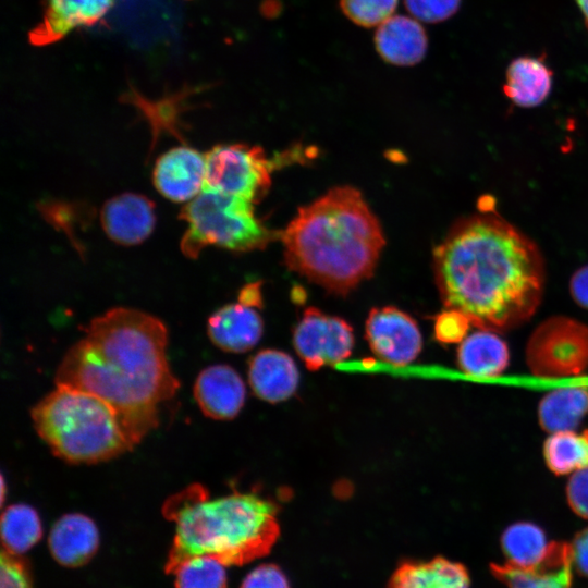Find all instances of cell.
Masks as SVG:
<instances>
[{
  "label": "cell",
  "instance_id": "obj_1",
  "mask_svg": "<svg viewBox=\"0 0 588 588\" xmlns=\"http://www.w3.org/2000/svg\"><path fill=\"white\" fill-rule=\"evenodd\" d=\"M445 308L478 329L509 331L540 306L546 264L538 245L492 209L457 220L433 252Z\"/></svg>",
  "mask_w": 588,
  "mask_h": 588
},
{
  "label": "cell",
  "instance_id": "obj_2",
  "mask_svg": "<svg viewBox=\"0 0 588 588\" xmlns=\"http://www.w3.org/2000/svg\"><path fill=\"white\" fill-rule=\"evenodd\" d=\"M167 345L168 330L159 318L135 308H111L93 319L85 335L66 352L56 385L106 401L136 445L157 427L159 406L180 387Z\"/></svg>",
  "mask_w": 588,
  "mask_h": 588
},
{
  "label": "cell",
  "instance_id": "obj_3",
  "mask_svg": "<svg viewBox=\"0 0 588 588\" xmlns=\"http://www.w3.org/2000/svg\"><path fill=\"white\" fill-rule=\"evenodd\" d=\"M281 240L290 269L340 295L371 277L384 245L378 219L351 186L299 208Z\"/></svg>",
  "mask_w": 588,
  "mask_h": 588
},
{
  "label": "cell",
  "instance_id": "obj_4",
  "mask_svg": "<svg viewBox=\"0 0 588 588\" xmlns=\"http://www.w3.org/2000/svg\"><path fill=\"white\" fill-rule=\"evenodd\" d=\"M163 514L175 531L166 563L169 574L197 555L213 556L225 566L248 563L268 554L280 534L271 502L237 491L211 499L198 483L169 498Z\"/></svg>",
  "mask_w": 588,
  "mask_h": 588
},
{
  "label": "cell",
  "instance_id": "obj_5",
  "mask_svg": "<svg viewBox=\"0 0 588 588\" xmlns=\"http://www.w3.org/2000/svg\"><path fill=\"white\" fill-rule=\"evenodd\" d=\"M38 436L69 463L94 464L135 445L117 411L91 393L57 385L32 409Z\"/></svg>",
  "mask_w": 588,
  "mask_h": 588
},
{
  "label": "cell",
  "instance_id": "obj_6",
  "mask_svg": "<svg viewBox=\"0 0 588 588\" xmlns=\"http://www.w3.org/2000/svg\"><path fill=\"white\" fill-rule=\"evenodd\" d=\"M179 217L187 223L181 252L191 259L207 246L238 253L260 249L272 237L256 217L254 203L208 188L186 203Z\"/></svg>",
  "mask_w": 588,
  "mask_h": 588
},
{
  "label": "cell",
  "instance_id": "obj_7",
  "mask_svg": "<svg viewBox=\"0 0 588 588\" xmlns=\"http://www.w3.org/2000/svg\"><path fill=\"white\" fill-rule=\"evenodd\" d=\"M525 359L529 371L540 379L584 375L588 370V326L563 315L544 319L527 341Z\"/></svg>",
  "mask_w": 588,
  "mask_h": 588
},
{
  "label": "cell",
  "instance_id": "obj_8",
  "mask_svg": "<svg viewBox=\"0 0 588 588\" xmlns=\"http://www.w3.org/2000/svg\"><path fill=\"white\" fill-rule=\"evenodd\" d=\"M206 156L203 188L255 203L269 189L271 163L260 147L244 144L217 145Z\"/></svg>",
  "mask_w": 588,
  "mask_h": 588
},
{
  "label": "cell",
  "instance_id": "obj_9",
  "mask_svg": "<svg viewBox=\"0 0 588 588\" xmlns=\"http://www.w3.org/2000/svg\"><path fill=\"white\" fill-rule=\"evenodd\" d=\"M293 344L305 366L311 371L318 370L351 355L353 329L342 318L309 307L294 330Z\"/></svg>",
  "mask_w": 588,
  "mask_h": 588
},
{
  "label": "cell",
  "instance_id": "obj_10",
  "mask_svg": "<svg viewBox=\"0 0 588 588\" xmlns=\"http://www.w3.org/2000/svg\"><path fill=\"white\" fill-rule=\"evenodd\" d=\"M365 331L372 352L395 366L412 363L422 347V338L416 321L392 306L372 308L368 314Z\"/></svg>",
  "mask_w": 588,
  "mask_h": 588
},
{
  "label": "cell",
  "instance_id": "obj_11",
  "mask_svg": "<svg viewBox=\"0 0 588 588\" xmlns=\"http://www.w3.org/2000/svg\"><path fill=\"white\" fill-rule=\"evenodd\" d=\"M206 179V156L182 145L163 152L152 170L156 189L167 199L188 203L201 191Z\"/></svg>",
  "mask_w": 588,
  "mask_h": 588
},
{
  "label": "cell",
  "instance_id": "obj_12",
  "mask_svg": "<svg viewBox=\"0 0 588 588\" xmlns=\"http://www.w3.org/2000/svg\"><path fill=\"white\" fill-rule=\"evenodd\" d=\"M100 223L114 243L124 246L140 244L155 229V205L140 194H119L103 204Z\"/></svg>",
  "mask_w": 588,
  "mask_h": 588
},
{
  "label": "cell",
  "instance_id": "obj_13",
  "mask_svg": "<svg viewBox=\"0 0 588 588\" xmlns=\"http://www.w3.org/2000/svg\"><path fill=\"white\" fill-rule=\"evenodd\" d=\"M114 0H45L41 21L29 32L35 46L61 40L72 30L97 24L113 7Z\"/></svg>",
  "mask_w": 588,
  "mask_h": 588
},
{
  "label": "cell",
  "instance_id": "obj_14",
  "mask_svg": "<svg viewBox=\"0 0 588 588\" xmlns=\"http://www.w3.org/2000/svg\"><path fill=\"white\" fill-rule=\"evenodd\" d=\"M246 396L245 384L229 365H212L200 371L194 384V397L209 418L226 420L242 409Z\"/></svg>",
  "mask_w": 588,
  "mask_h": 588
},
{
  "label": "cell",
  "instance_id": "obj_15",
  "mask_svg": "<svg viewBox=\"0 0 588 588\" xmlns=\"http://www.w3.org/2000/svg\"><path fill=\"white\" fill-rule=\"evenodd\" d=\"M572 549L566 542H550L544 559L534 567L492 565L493 574L509 588H571Z\"/></svg>",
  "mask_w": 588,
  "mask_h": 588
},
{
  "label": "cell",
  "instance_id": "obj_16",
  "mask_svg": "<svg viewBox=\"0 0 588 588\" xmlns=\"http://www.w3.org/2000/svg\"><path fill=\"white\" fill-rule=\"evenodd\" d=\"M264 323L254 306L242 302L228 304L208 319L211 342L231 353H243L254 347L262 335Z\"/></svg>",
  "mask_w": 588,
  "mask_h": 588
},
{
  "label": "cell",
  "instance_id": "obj_17",
  "mask_svg": "<svg viewBox=\"0 0 588 588\" xmlns=\"http://www.w3.org/2000/svg\"><path fill=\"white\" fill-rule=\"evenodd\" d=\"M48 544L53 559L63 566H81L89 561L99 547V531L88 516L70 513L52 526Z\"/></svg>",
  "mask_w": 588,
  "mask_h": 588
},
{
  "label": "cell",
  "instance_id": "obj_18",
  "mask_svg": "<svg viewBox=\"0 0 588 588\" xmlns=\"http://www.w3.org/2000/svg\"><path fill=\"white\" fill-rule=\"evenodd\" d=\"M248 381L259 399L278 403L294 394L299 373L290 355L277 350H264L249 362Z\"/></svg>",
  "mask_w": 588,
  "mask_h": 588
},
{
  "label": "cell",
  "instance_id": "obj_19",
  "mask_svg": "<svg viewBox=\"0 0 588 588\" xmlns=\"http://www.w3.org/2000/svg\"><path fill=\"white\" fill-rule=\"evenodd\" d=\"M456 362L469 377L494 378L510 364L509 345L497 331L478 329L458 344Z\"/></svg>",
  "mask_w": 588,
  "mask_h": 588
},
{
  "label": "cell",
  "instance_id": "obj_20",
  "mask_svg": "<svg viewBox=\"0 0 588 588\" xmlns=\"http://www.w3.org/2000/svg\"><path fill=\"white\" fill-rule=\"evenodd\" d=\"M376 48L388 62L396 65H412L425 57L427 36L416 19L391 16L379 25Z\"/></svg>",
  "mask_w": 588,
  "mask_h": 588
},
{
  "label": "cell",
  "instance_id": "obj_21",
  "mask_svg": "<svg viewBox=\"0 0 588 588\" xmlns=\"http://www.w3.org/2000/svg\"><path fill=\"white\" fill-rule=\"evenodd\" d=\"M537 417L547 433L576 430L588 417V385H567L546 393L538 403Z\"/></svg>",
  "mask_w": 588,
  "mask_h": 588
},
{
  "label": "cell",
  "instance_id": "obj_22",
  "mask_svg": "<svg viewBox=\"0 0 588 588\" xmlns=\"http://www.w3.org/2000/svg\"><path fill=\"white\" fill-rule=\"evenodd\" d=\"M385 588H469L465 567L443 558L407 561L392 574Z\"/></svg>",
  "mask_w": 588,
  "mask_h": 588
},
{
  "label": "cell",
  "instance_id": "obj_23",
  "mask_svg": "<svg viewBox=\"0 0 588 588\" xmlns=\"http://www.w3.org/2000/svg\"><path fill=\"white\" fill-rule=\"evenodd\" d=\"M551 87V70L538 58L520 57L509 65L503 91L514 105L532 108L547 99Z\"/></svg>",
  "mask_w": 588,
  "mask_h": 588
},
{
  "label": "cell",
  "instance_id": "obj_24",
  "mask_svg": "<svg viewBox=\"0 0 588 588\" xmlns=\"http://www.w3.org/2000/svg\"><path fill=\"white\" fill-rule=\"evenodd\" d=\"M547 468L556 476L588 467V429L550 433L542 445Z\"/></svg>",
  "mask_w": 588,
  "mask_h": 588
},
{
  "label": "cell",
  "instance_id": "obj_25",
  "mask_svg": "<svg viewBox=\"0 0 588 588\" xmlns=\"http://www.w3.org/2000/svg\"><path fill=\"white\" fill-rule=\"evenodd\" d=\"M501 547L507 558L506 563L529 568L544 559L550 542L538 525L530 522H517L503 531Z\"/></svg>",
  "mask_w": 588,
  "mask_h": 588
},
{
  "label": "cell",
  "instance_id": "obj_26",
  "mask_svg": "<svg viewBox=\"0 0 588 588\" xmlns=\"http://www.w3.org/2000/svg\"><path fill=\"white\" fill-rule=\"evenodd\" d=\"M42 536L41 522L35 509L27 504H12L1 516V539L4 551L13 555L33 548Z\"/></svg>",
  "mask_w": 588,
  "mask_h": 588
},
{
  "label": "cell",
  "instance_id": "obj_27",
  "mask_svg": "<svg viewBox=\"0 0 588 588\" xmlns=\"http://www.w3.org/2000/svg\"><path fill=\"white\" fill-rule=\"evenodd\" d=\"M175 588H228L225 565L210 555L192 556L171 573Z\"/></svg>",
  "mask_w": 588,
  "mask_h": 588
},
{
  "label": "cell",
  "instance_id": "obj_28",
  "mask_svg": "<svg viewBox=\"0 0 588 588\" xmlns=\"http://www.w3.org/2000/svg\"><path fill=\"white\" fill-rule=\"evenodd\" d=\"M346 16L362 26H377L390 19L397 0H340Z\"/></svg>",
  "mask_w": 588,
  "mask_h": 588
},
{
  "label": "cell",
  "instance_id": "obj_29",
  "mask_svg": "<svg viewBox=\"0 0 588 588\" xmlns=\"http://www.w3.org/2000/svg\"><path fill=\"white\" fill-rule=\"evenodd\" d=\"M179 97H170L158 102H150L137 94L132 95L134 103L143 111V114L152 124L156 135L161 128L170 130L172 134L177 135L175 123L177 122V113L175 100Z\"/></svg>",
  "mask_w": 588,
  "mask_h": 588
},
{
  "label": "cell",
  "instance_id": "obj_30",
  "mask_svg": "<svg viewBox=\"0 0 588 588\" xmlns=\"http://www.w3.org/2000/svg\"><path fill=\"white\" fill-rule=\"evenodd\" d=\"M471 327L468 317L454 308H445L434 320V336L443 344L461 343Z\"/></svg>",
  "mask_w": 588,
  "mask_h": 588
},
{
  "label": "cell",
  "instance_id": "obj_31",
  "mask_svg": "<svg viewBox=\"0 0 588 588\" xmlns=\"http://www.w3.org/2000/svg\"><path fill=\"white\" fill-rule=\"evenodd\" d=\"M461 0H405L408 12L418 21L438 23L451 17Z\"/></svg>",
  "mask_w": 588,
  "mask_h": 588
},
{
  "label": "cell",
  "instance_id": "obj_32",
  "mask_svg": "<svg viewBox=\"0 0 588 588\" xmlns=\"http://www.w3.org/2000/svg\"><path fill=\"white\" fill-rule=\"evenodd\" d=\"M565 494L571 510L579 517L588 519V467L569 475Z\"/></svg>",
  "mask_w": 588,
  "mask_h": 588
},
{
  "label": "cell",
  "instance_id": "obj_33",
  "mask_svg": "<svg viewBox=\"0 0 588 588\" xmlns=\"http://www.w3.org/2000/svg\"><path fill=\"white\" fill-rule=\"evenodd\" d=\"M241 588H291L283 571L274 564H262L252 569Z\"/></svg>",
  "mask_w": 588,
  "mask_h": 588
},
{
  "label": "cell",
  "instance_id": "obj_34",
  "mask_svg": "<svg viewBox=\"0 0 588 588\" xmlns=\"http://www.w3.org/2000/svg\"><path fill=\"white\" fill-rule=\"evenodd\" d=\"M0 588H32L25 566L4 550L1 553Z\"/></svg>",
  "mask_w": 588,
  "mask_h": 588
},
{
  "label": "cell",
  "instance_id": "obj_35",
  "mask_svg": "<svg viewBox=\"0 0 588 588\" xmlns=\"http://www.w3.org/2000/svg\"><path fill=\"white\" fill-rule=\"evenodd\" d=\"M569 293L578 306L588 310V265L577 269L571 277Z\"/></svg>",
  "mask_w": 588,
  "mask_h": 588
},
{
  "label": "cell",
  "instance_id": "obj_36",
  "mask_svg": "<svg viewBox=\"0 0 588 588\" xmlns=\"http://www.w3.org/2000/svg\"><path fill=\"white\" fill-rule=\"evenodd\" d=\"M569 544L573 563L581 574L588 576V527L577 532Z\"/></svg>",
  "mask_w": 588,
  "mask_h": 588
},
{
  "label": "cell",
  "instance_id": "obj_37",
  "mask_svg": "<svg viewBox=\"0 0 588 588\" xmlns=\"http://www.w3.org/2000/svg\"><path fill=\"white\" fill-rule=\"evenodd\" d=\"M238 301L250 306H257L261 303L259 283H250L244 286L240 293Z\"/></svg>",
  "mask_w": 588,
  "mask_h": 588
},
{
  "label": "cell",
  "instance_id": "obj_38",
  "mask_svg": "<svg viewBox=\"0 0 588 588\" xmlns=\"http://www.w3.org/2000/svg\"><path fill=\"white\" fill-rule=\"evenodd\" d=\"M575 1L581 11L585 17L586 25L588 27V0H575Z\"/></svg>",
  "mask_w": 588,
  "mask_h": 588
}]
</instances>
